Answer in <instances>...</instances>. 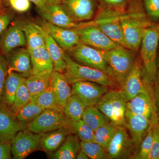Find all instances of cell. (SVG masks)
Here are the masks:
<instances>
[{
    "instance_id": "21",
    "label": "cell",
    "mask_w": 159,
    "mask_h": 159,
    "mask_svg": "<svg viewBox=\"0 0 159 159\" xmlns=\"http://www.w3.org/2000/svg\"><path fill=\"white\" fill-rule=\"evenodd\" d=\"M28 50L31 56V74L51 75L54 71V66L45 46Z\"/></svg>"
},
{
    "instance_id": "40",
    "label": "cell",
    "mask_w": 159,
    "mask_h": 159,
    "mask_svg": "<svg viewBox=\"0 0 159 159\" xmlns=\"http://www.w3.org/2000/svg\"><path fill=\"white\" fill-rule=\"evenodd\" d=\"M153 142L148 159H159V119L152 121Z\"/></svg>"
},
{
    "instance_id": "38",
    "label": "cell",
    "mask_w": 159,
    "mask_h": 159,
    "mask_svg": "<svg viewBox=\"0 0 159 159\" xmlns=\"http://www.w3.org/2000/svg\"><path fill=\"white\" fill-rule=\"evenodd\" d=\"M153 142L152 123L142 140L137 153L133 157L135 159H148Z\"/></svg>"
},
{
    "instance_id": "11",
    "label": "cell",
    "mask_w": 159,
    "mask_h": 159,
    "mask_svg": "<svg viewBox=\"0 0 159 159\" xmlns=\"http://www.w3.org/2000/svg\"><path fill=\"white\" fill-rule=\"evenodd\" d=\"M67 53L76 61L108 74V66L101 51L80 43Z\"/></svg>"
},
{
    "instance_id": "24",
    "label": "cell",
    "mask_w": 159,
    "mask_h": 159,
    "mask_svg": "<svg viewBox=\"0 0 159 159\" xmlns=\"http://www.w3.org/2000/svg\"><path fill=\"white\" fill-rule=\"evenodd\" d=\"M50 85L54 92L58 105L63 109L72 95V89L63 73L53 71L50 79Z\"/></svg>"
},
{
    "instance_id": "44",
    "label": "cell",
    "mask_w": 159,
    "mask_h": 159,
    "mask_svg": "<svg viewBox=\"0 0 159 159\" xmlns=\"http://www.w3.org/2000/svg\"><path fill=\"white\" fill-rule=\"evenodd\" d=\"M11 142H0V159H11Z\"/></svg>"
},
{
    "instance_id": "22",
    "label": "cell",
    "mask_w": 159,
    "mask_h": 159,
    "mask_svg": "<svg viewBox=\"0 0 159 159\" xmlns=\"http://www.w3.org/2000/svg\"><path fill=\"white\" fill-rule=\"evenodd\" d=\"M1 36L0 50L6 56L14 49L26 44L25 36L21 26H11Z\"/></svg>"
},
{
    "instance_id": "30",
    "label": "cell",
    "mask_w": 159,
    "mask_h": 159,
    "mask_svg": "<svg viewBox=\"0 0 159 159\" xmlns=\"http://www.w3.org/2000/svg\"><path fill=\"white\" fill-rule=\"evenodd\" d=\"M86 106L80 99L75 95H72L63 109L64 113L70 120L81 119Z\"/></svg>"
},
{
    "instance_id": "15",
    "label": "cell",
    "mask_w": 159,
    "mask_h": 159,
    "mask_svg": "<svg viewBox=\"0 0 159 159\" xmlns=\"http://www.w3.org/2000/svg\"><path fill=\"white\" fill-rule=\"evenodd\" d=\"M134 148V146L125 126H119L106 150L110 159H125L130 157Z\"/></svg>"
},
{
    "instance_id": "49",
    "label": "cell",
    "mask_w": 159,
    "mask_h": 159,
    "mask_svg": "<svg viewBox=\"0 0 159 159\" xmlns=\"http://www.w3.org/2000/svg\"><path fill=\"white\" fill-rule=\"evenodd\" d=\"M62 0H46L47 3H60Z\"/></svg>"
},
{
    "instance_id": "26",
    "label": "cell",
    "mask_w": 159,
    "mask_h": 159,
    "mask_svg": "<svg viewBox=\"0 0 159 159\" xmlns=\"http://www.w3.org/2000/svg\"><path fill=\"white\" fill-rule=\"evenodd\" d=\"M25 78L13 71H8L3 88L2 101L11 107L13 105L16 94L20 84Z\"/></svg>"
},
{
    "instance_id": "1",
    "label": "cell",
    "mask_w": 159,
    "mask_h": 159,
    "mask_svg": "<svg viewBox=\"0 0 159 159\" xmlns=\"http://www.w3.org/2000/svg\"><path fill=\"white\" fill-rule=\"evenodd\" d=\"M121 23L125 48L138 51L145 29L153 24L146 15L142 0H130Z\"/></svg>"
},
{
    "instance_id": "43",
    "label": "cell",
    "mask_w": 159,
    "mask_h": 159,
    "mask_svg": "<svg viewBox=\"0 0 159 159\" xmlns=\"http://www.w3.org/2000/svg\"><path fill=\"white\" fill-rule=\"evenodd\" d=\"M9 2L11 7L18 12H26L31 6L29 0H9Z\"/></svg>"
},
{
    "instance_id": "2",
    "label": "cell",
    "mask_w": 159,
    "mask_h": 159,
    "mask_svg": "<svg viewBox=\"0 0 159 159\" xmlns=\"http://www.w3.org/2000/svg\"><path fill=\"white\" fill-rule=\"evenodd\" d=\"M131 50L119 46L107 51H101L108 68V74L122 87L132 68L135 61Z\"/></svg>"
},
{
    "instance_id": "8",
    "label": "cell",
    "mask_w": 159,
    "mask_h": 159,
    "mask_svg": "<svg viewBox=\"0 0 159 159\" xmlns=\"http://www.w3.org/2000/svg\"><path fill=\"white\" fill-rule=\"evenodd\" d=\"M62 127L71 129L70 120L66 116L63 111L54 109H45L26 125L27 129L38 134L46 133Z\"/></svg>"
},
{
    "instance_id": "42",
    "label": "cell",
    "mask_w": 159,
    "mask_h": 159,
    "mask_svg": "<svg viewBox=\"0 0 159 159\" xmlns=\"http://www.w3.org/2000/svg\"><path fill=\"white\" fill-rule=\"evenodd\" d=\"M8 73V61L0 53V102L2 101L3 88Z\"/></svg>"
},
{
    "instance_id": "23",
    "label": "cell",
    "mask_w": 159,
    "mask_h": 159,
    "mask_svg": "<svg viewBox=\"0 0 159 159\" xmlns=\"http://www.w3.org/2000/svg\"><path fill=\"white\" fill-rule=\"evenodd\" d=\"M36 25L42 33L44 39L45 46L52 59L54 66V70L64 73L66 67V64L64 57L65 51L40 26L37 24H36Z\"/></svg>"
},
{
    "instance_id": "13",
    "label": "cell",
    "mask_w": 159,
    "mask_h": 159,
    "mask_svg": "<svg viewBox=\"0 0 159 159\" xmlns=\"http://www.w3.org/2000/svg\"><path fill=\"white\" fill-rule=\"evenodd\" d=\"M107 92V87L90 81H77L72 84V95L77 96L86 107L97 106Z\"/></svg>"
},
{
    "instance_id": "20",
    "label": "cell",
    "mask_w": 159,
    "mask_h": 159,
    "mask_svg": "<svg viewBox=\"0 0 159 159\" xmlns=\"http://www.w3.org/2000/svg\"><path fill=\"white\" fill-rule=\"evenodd\" d=\"M8 57V71H13L26 78L31 74V63L28 49L17 48L11 51Z\"/></svg>"
},
{
    "instance_id": "7",
    "label": "cell",
    "mask_w": 159,
    "mask_h": 159,
    "mask_svg": "<svg viewBox=\"0 0 159 159\" xmlns=\"http://www.w3.org/2000/svg\"><path fill=\"white\" fill-rule=\"evenodd\" d=\"M150 84L144 69L136 60L119 91L127 102L141 93H153Z\"/></svg>"
},
{
    "instance_id": "47",
    "label": "cell",
    "mask_w": 159,
    "mask_h": 159,
    "mask_svg": "<svg viewBox=\"0 0 159 159\" xmlns=\"http://www.w3.org/2000/svg\"><path fill=\"white\" fill-rule=\"evenodd\" d=\"M29 1L34 3L37 7L39 10H42L43 9L47 4L46 0H29Z\"/></svg>"
},
{
    "instance_id": "14",
    "label": "cell",
    "mask_w": 159,
    "mask_h": 159,
    "mask_svg": "<svg viewBox=\"0 0 159 159\" xmlns=\"http://www.w3.org/2000/svg\"><path fill=\"white\" fill-rule=\"evenodd\" d=\"M26 125L20 122L16 113L7 104L0 102V142H11L20 130Z\"/></svg>"
},
{
    "instance_id": "4",
    "label": "cell",
    "mask_w": 159,
    "mask_h": 159,
    "mask_svg": "<svg viewBox=\"0 0 159 159\" xmlns=\"http://www.w3.org/2000/svg\"><path fill=\"white\" fill-rule=\"evenodd\" d=\"M64 57L66 67L63 74L70 84L80 81H90L106 87L113 84V79L105 72L80 64L66 51Z\"/></svg>"
},
{
    "instance_id": "51",
    "label": "cell",
    "mask_w": 159,
    "mask_h": 159,
    "mask_svg": "<svg viewBox=\"0 0 159 159\" xmlns=\"http://www.w3.org/2000/svg\"><path fill=\"white\" fill-rule=\"evenodd\" d=\"M1 2H2V0H0V5H1Z\"/></svg>"
},
{
    "instance_id": "12",
    "label": "cell",
    "mask_w": 159,
    "mask_h": 159,
    "mask_svg": "<svg viewBox=\"0 0 159 159\" xmlns=\"http://www.w3.org/2000/svg\"><path fill=\"white\" fill-rule=\"evenodd\" d=\"M40 134L34 133L27 128L20 130L11 141V149L14 159H24L40 146Z\"/></svg>"
},
{
    "instance_id": "35",
    "label": "cell",
    "mask_w": 159,
    "mask_h": 159,
    "mask_svg": "<svg viewBox=\"0 0 159 159\" xmlns=\"http://www.w3.org/2000/svg\"><path fill=\"white\" fill-rule=\"evenodd\" d=\"M69 120L72 133L76 134L81 142L93 141L95 131L82 119Z\"/></svg>"
},
{
    "instance_id": "17",
    "label": "cell",
    "mask_w": 159,
    "mask_h": 159,
    "mask_svg": "<svg viewBox=\"0 0 159 159\" xmlns=\"http://www.w3.org/2000/svg\"><path fill=\"white\" fill-rule=\"evenodd\" d=\"M39 11L43 19L61 28L75 29L85 25L88 23V22H74L66 13L60 3H47L44 8Z\"/></svg>"
},
{
    "instance_id": "29",
    "label": "cell",
    "mask_w": 159,
    "mask_h": 159,
    "mask_svg": "<svg viewBox=\"0 0 159 159\" xmlns=\"http://www.w3.org/2000/svg\"><path fill=\"white\" fill-rule=\"evenodd\" d=\"M81 119L94 131L99 127L110 122L108 118L99 110L97 106L86 107Z\"/></svg>"
},
{
    "instance_id": "39",
    "label": "cell",
    "mask_w": 159,
    "mask_h": 159,
    "mask_svg": "<svg viewBox=\"0 0 159 159\" xmlns=\"http://www.w3.org/2000/svg\"><path fill=\"white\" fill-rule=\"evenodd\" d=\"M142 2L148 19L157 24L159 20V0H143Z\"/></svg>"
},
{
    "instance_id": "10",
    "label": "cell",
    "mask_w": 159,
    "mask_h": 159,
    "mask_svg": "<svg viewBox=\"0 0 159 159\" xmlns=\"http://www.w3.org/2000/svg\"><path fill=\"white\" fill-rule=\"evenodd\" d=\"M60 5L75 22L89 21L99 9L98 0H62Z\"/></svg>"
},
{
    "instance_id": "45",
    "label": "cell",
    "mask_w": 159,
    "mask_h": 159,
    "mask_svg": "<svg viewBox=\"0 0 159 159\" xmlns=\"http://www.w3.org/2000/svg\"><path fill=\"white\" fill-rule=\"evenodd\" d=\"M12 18V16L9 13L0 15V36L6 31Z\"/></svg>"
},
{
    "instance_id": "52",
    "label": "cell",
    "mask_w": 159,
    "mask_h": 159,
    "mask_svg": "<svg viewBox=\"0 0 159 159\" xmlns=\"http://www.w3.org/2000/svg\"><path fill=\"white\" fill-rule=\"evenodd\" d=\"M158 27H159V24H158Z\"/></svg>"
},
{
    "instance_id": "16",
    "label": "cell",
    "mask_w": 159,
    "mask_h": 159,
    "mask_svg": "<svg viewBox=\"0 0 159 159\" xmlns=\"http://www.w3.org/2000/svg\"><path fill=\"white\" fill-rule=\"evenodd\" d=\"M39 22L42 28L50 34L66 52H68L80 43L79 35L74 29L61 28L43 19Z\"/></svg>"
},
{
    "instance_id": "5",
    "label": "cell",
    "mask_w": 159,
    "mask_h": 159,
    "mask_svg": "<svg viewBox=\"0 0 159 159\" xmlns=\"http://www.w3.org/2000/svg\"><path fill=\"white\" fill-rule=\"evenodd\" d=\"M124 13V12H123ZM123 12L99 7L93 24L119 45L125 48L121 17Z\"/></svg>"
},
{
    "instance_id": "32",
    "label": "cell",
    "mask_w": 159,
    "mask_h": 159,
    "mask_svg": "<svg viewBox=\"0 0 159 159\" xmlns=\"http://www.w3.org/2000/svg\"><path fill=\"white\" fill-rule=\"evenodd\" d=\"M118 127V125L110 122L102 125L95 131L93 142L106 149Z\"/></svg>"
},
{
    "instance_id": "25",
    "label": "cell",
    "mask_w": 159,
    "mask_h": 159,
    "mask_svg": "<svg viewBox=\"0 0 159 159\" xmlns=\"http://www.w3.org/2000/svg\"><path fill=\"white\" fill-rule=\"evenodd\" d=\"M72 133L70 128L62 127L46 133L40 134V146L47 152L57 150L66 137Z\"/></svg>"
},
{
    "instance_id": "37",
    "label": "cell",
    "mask_w": 159,
    "mask_h": 159,
    "mask_svg": "<svg viewBox=\"0 0 159 159\" xmlns=\"http://www.w3.org/2000/svg\"><path fill=\"white\" fill-rule=\"evenodd\" d=\"M25 78L20 84L15 96L14 103L10 107L16 113L18 111L31 101L32 96L27 88Z\"/></svg>"
},
{
    "instance_id": "50",
    "label": "cell",
    "mask_w": 159,
    "mask_h": 159,
    "mask_svg": "<svg viewBox=\"0 0 159 159\" xmlns=\"http://www.w3.org/2000/svg\"><path fill=\"white\" fill-rule=\"evenodd\" d=\"M158 29H159V27H158ZM155 83H157L159 84V62L158 68L157 70L156 79L155 82Z\"/></svg>"
},
{
    "instance_id": "46",
    "label": "cell",
    "mask_w": 159,
    "mask_h": 159,
    "mask_svg": "<svg viewBox=\"0 0 159 159\" xmlns=\"http://www.w3.org/2000/svg\"><path fill=\"white\" fill-rule=\"evenodd\" d=\"M153 93L156 111L159 119V84L155 83L154 86Z\"/></svg>"
},
{
    "instance_id": "31",
    "label": "cell",
    "mask_w": 159,
    "mask_h": 159,
    "mask_svg": "<svg viewBox=\"0 0 159 159\" xmlns=\"http://www.w3.org/2000/svg\"><path fill=\"white\" fill-rule=\"evenodd\" d=\"M44 110L31 99L29 103L16 112V118L20 122L26 125L38 116Z\"/></svg>"
},
{
    "instance_id": "9",
    "label": "cell",
    "mask_w": 159,
    "mask_h": 159,
    "mask_svg": "<svg viewBox=\"0 0 159 159\" xmlns=\"http://www.w3.org/2000/svg\"><path fill=\"white\" fill-rule=\"evenodd\" d=\"M79 35L80 43L101 51H107L121 46L112 40L95 25L93 20L85 25L74 29Z\"/></svg>"
},
{
    "instance_id": "3",
    "label": "cell",
    "mask_w": 159,
    "mask_h": 159,
    "mask_svg": "<svg viewBox=\"0 0 159 159\" xmlns=\"http://www.w3.org/2000/svg\"><path fill=\"white\" fill-rule=\"evenodd\" d=\"M159 43L158 24L153 23L145 29L141 46V56L145 74L151 84L155 82Z\"/></svg>"
},
{
    "instance_id": "19",
    "label": "cell",
    "mask_w": 159,
    "mask_h": 159,
    "mask_svg": "<svg viewBox=\"0 0 159 159\" xmlns=\"http://www.w3.org/2000/svg\"><path fill=\"white\" fill-rule=\"evenodd\" d=\"M126 110L132 113L147 117L151 121L158 118L153 93H141L126 102Z\"/></svg>"
},
{
    "instance_id": "36",
    "label": "cell",
    "mask_w": 159,
    "mask_h": 159,
    "mask_svg": "<svg viewBox=\"0 0 159 159\" xmlns=\"http://www.w3.org/2000/svg\"><path fill=\"white\" fill-rule=\"evenodd\" d=\"M81 149L91 159H110L105 148L93 142H80Z\"/></svg>"
},
{
    "instance_id": "34",
    "label": "cell",
    "mask_w": 159,
    "mask_h": 159,
    "mask_svg": "<svg viewBox=\"0 0 159 159\" xmlns=\"http://www.w3.org/2000/svg\"><path fill=\"white\" fill-rule=\"evenodd\" d=\"M51 75H37L31 74L25 78V82L32 97L45 89L50 83Z\"/></svg>"
},
{
    "instance_id": "41",
    "label": "cell",
    "mask_w": 159,
    "mask_h": 159,
    "mask_svg": "<svg viewBox=\"0 0 159 159\" xmlns=\"http://www.w3.org/2000/svg\"><path fill=\"white\" fill-rule=\"evenodd\" d=\"M130 0H98L99 7L125 12Z\"/></svg>"
},
{
    "instance_id": "6",
    "label": "cell",
    "mask_w": 159,
    "mask_h": 159,
    "mask_svg": "<svg viewBox=\"0 0 159 159\" xmlns=\"http://www.w3.org/2000/svg\"><path fill=\"white\" fill-rule=\"evenodd\" d=\"M97 106L110 122L118 126L125 127L126 101L120 91L107 92L101 97Z\"/></svg>"
},
{
    "instance_id": "48",
    "label": "cell",
    "mask_w": 159,
    "mask_h": 159,
    "mask_svg": "<svg viewBox=\"0 0 159 159\" xmlns=\"http://www.w3.org/2000/svg\"><path fill=\"white\" fill-rule=\"evenodd\" d=\"M76 159H89V158L87 155L80 148V150H79V151L78 152V153H77Z\"/></svg>"
},
{
    "instance_id": "33",
    "label": "cell",
    "mask_w": 159,
    "mask_h": 159,
    "mask_svg": "<svg viewBox=\"0 0 159 159\" xmlns=\"http://www.w3.org/2000/svg\"><path fill=\"white\" fill-rule=\"evenodd\" d=\"M31 99L45 109L63 111V109L57 103L50 84L41 93L32 97Z\"/></svg>"
},
{
    "instance_id": "28",
    "label": "cell",
    "mask_w": 159,
    "mask_h": 159,
    "mask_svg": "<svg viewBox=\"0 0 159 159\" xmlns=\"http://www.w3.org/2000/svg\"><path fill=\"white\" fill-rule=\"evenodd\" d=\"M21 27L25 36L28 50L45 46L44 39L36 24L27 23Z\"/></svg>"
},
{
    "instance_id": "18",
    "label": "cell",
    "mask_w": 159,
    "mask_h": 159,
    "mask_svg": "<svg viewBox=\"0 0 159 159\" xmlns=\"http://www.w3.org/2000/svg\"><path fill=\"white\" fill-rule=\"evenodd\" d=\"M151 123V120L147 117L132 113L126 110L125 127L129 130L131 139L137 152Z\"/></svg>"
},
{
    "instance_id": "27",
    "label": "cell",
    "mask_w": 159,
    "mask_h": 159,
    "mask_svg": "<svg viewBox=\"0 0 159 159\" xmlns=\"http://www.w3.org/2000/svg\"><path fill=\"white\" fill-rule=\"evenodd\" d=\"M77 135L70 134L52 157L54 159H76L81 148L80 142Z\"/></svg>"
}]
</instances>
